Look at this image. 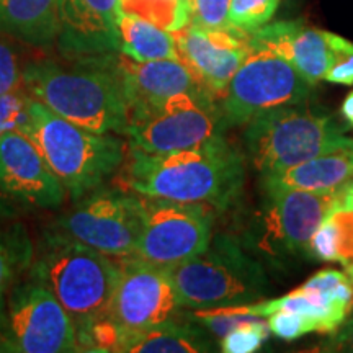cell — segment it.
Returning a JSON list of instances; mask_svg holds the SVG:
<instances>
[{"instance_id":"1","label":"cell","mask_w":353,"mask_h":353,"mask_svg":"<svg viewBox=\"0 0 353 353\" xmlns=\"http://www.w3.org/2000/svg\"><path fill=\"white\" fill-rule=\"evenodd\" d=\"M123 182L134 193L226 210L242 193L245 167L242 154L223 132L192 148L144 152L130 148Z\"/></svg>"},{"instance_id":"2","label":"cell","mask_w":353,"mask_h":353,"mask_svg":"<svg viewBox=\"0 0 353 353\" xmlns=\"http://www.w3.org/2000/svg\"><path fill=\"white\" fill-rule=\"evenodd\" d=\"M23 87L56 114L95 132L128 134L130 117L117 52L41 59L23 69Z\"/></svg>"},{"instance_id":"3","label":"cell","mask_w":353,"mask_h":353,"mask_svg":"<svg viewBox=\"0 0 353 353\" xmlns=\"http://www.w3.org/2000/svg\"><path fill=\"white\" fill-rule=\"evenodd\" d=\"M20 131L39 149L72 201L103 187L126 161L128 145L118 134L79 126L33 99Z\"/></svg>"},{"instance_id":"4","label":"cell","mask_w":353,"mask_h":353,"mask_svg":"<svg viewBox=\"0 0 353 353\" xmlns=\"http://www.w3.org/2000/svg\"><path fill=\"white\" fill-rule=\"evenodd\" d=\"M32 268L56 294L79 334L107 311L117 283L118 259L50 228Z\"/></svg>"},{"instance_id":"5","label":"cell","mask_w":353,"mask_h":353,"mask_svg":"<svg viewBox=\"0 0 353 353\" xmlns=\"http://www.w3.org/2000/svg\"><path fill=\"white\" fill-rule=\"evenodd\" d=\"M247 154L262 175L276 174L342 145L352 144L347 126L306 101L267 110L247 123Z\"/></svg>"},{"instance_id":"6","label":"cell","mask_w":353,"mask_h":353,"mask_svg":"<svg viewBox=\"0 0 353 353\" xmlns=\"http://www.w3.org/2000/svg\"><path fill=\"white\" fill-rule=\"evenodd\" d=\"M170 275L180 304L190 309L249 304L268 288L262 265L226 234L216 236L201 254L170 268Z\"/></svg>"},{"instance_id":"7","label":"cell","mask_w":353,"mask_h":353,"mask_svg":"<svg viewBox=\"0 0 353 353\" xmlns=\"http://www.w3.org/2000/svg\"><path fill=\"white\" fill-rule=\"evenodd\" d=\"M312 87L288 61L250 43V51L221 97L224 130L247 125L267 110L306 101Z\"/></svg>"},{"instance_id":"8","label":"cell","mask_w":353,"mask_h":353,"mask_svg":"<svg viewBox=\"0 0 353 353\" xmlns=\"http://www.w3.org/2000/svg\"><path fill=\"white\" fill-rule=\"evenodd\" d=\"M0 334L10 352H81L76 324L32 267L26 278H21L8 296L6 321Z\"/></svg>"},{"instance_id":"9","label":"cell","mask_w":353,"mask_h":353,"mask_svg":"<svg viewBox=\"0 0 353 353\" xmlns=\"http://www.w3.org/2000/svg\"><path fill=\"white\" fill-rule=\"evenodd\" d=\"M139 201L141 232L132 257L170 270L210 245L214 208L145 195Z\"/></svg>"},{"instance_id":"10","label":"cell","mask_w":353,"mask_h":353,"mask_svg":"<svg viewBox=\"0 0 353 353\" xmlns=\"http://www.w3.org/2000/svg\"><path fill=\"white\" fill-rule=\"evenodd\" d=\"M182 307L170 270L138 257L118 259V276L105 317L120 335V352L145 330L174 319Z\"/></svg>"},{"instance_id":"11","label":"cell","mask_w":353,"mask_h":353,"mask_svg":"<svg viewBox=\"0 0 353 353\" xmlns=\"http://www.w3.org/2000/svg\"><path fill=\"white\" fill-rule=\"evenodd\" d=\"M223 131L218 99L200 88L131 117L126 138L132 149L159 154L192 148Z\"/></svg>"},{"instance_id":"12","label":"cell","mask_w":353,"mask_h":353,"mask_svg":"<svg viewBox=\"0 0 353 353\" xmlns=\"http://www.w3.org/2000/svg\"><path fill=\"white\" fill-rule=\"evenodd\" d=\"M51 228L110 257H131L141 232L139 195L95 188L74 201Z\"/></svg>"},{"instance_id":"13","label":"cell","mask_w":353,"mask_h":353,"mask_svg":"<svg viewBox=\"0 0 353 353\" xmlns=\"http://www.w3.org/2000/svg\"><path fill=\"white\" fill-rule=\"evenodd\" d=\"M335 206V192H307L263 182L259 249L270 257L311 254L309 241Z\"/></svg>"},{"instance_id":"14","label":"cell","mask_w":353,"mask_h":353,"mask_svg":"<svg viewBox=\"0 0 353 353\" xmlns=\"http://www.w3.org/2000/svg\"><path fill=\"white\" fill-rule=\"evenodd\" d=\"M64 185L25 132L0 136V216L59 210L65 201Z\"/></svg>"},{"instance_id":"15","label":"cell","mask_w":353,"mask_h":353,"mask_svg":"<svg viewBox=\"0 0 353 353\" xmlns=\"http://www.w3.org/2000/svg\"><path fill=\"white\" fill-rule=\"evenodd\" d=\"M174 38L180 61L218 100L250 51V33L234 26L208 30L188 23Z\"/></svg>"},{"instance_id":"16","label":"cell","mask_w":353,"mask_h":353,"mask_svg":"<svg viewBox=\"0 0 353 353\" xmlns=\"http://www.w3.org/2000/svg\"><path fill=\"white\" fill-rule=\"evenodd\" d=\"M121 0H57V50L65 59L118 52Z\"/></svg>"},{"instance_id":"17","label":"cell","mask_w":353,"mask_h":353,"mask_svg":"<svg viewBox=\"0 0 353 353\" xmlns=\"http://www.w3.org/2000/svg\"><path fill=\"white\" fill-rule=\"evenodd\" d=\"M250 43L276 52L311 85H317L334 64L345 38L312 28L301 20H281L250 33Z\"/></svg>"},{"instance_id":"18","label":"cell","mask_w":353,"mask_h":353,"mask_svg":"<svg viewBox=\"0 0 353 353\" xmlns=\"http://www.w3.org/2000/svg\"><path fill=\"white\" fill-rule=\"evenodd\" d=\"M120 72L130 118L164 103L170 97L205 88L182 61L175 59L139 63L121 54Z\"/></svg>"},{"instance_id":"19","label":"cell","mask_w":353,"mask_h":353,"mask_svg":"<svg viewBox=\"0 0 353 353\" xmlns=\"http://www.w3.org/2000/svg\"><path fill=\"white\" fill-rule=\"evenodd\" d=\"M59 30L57 0H0V34L34 48H51Z\"/></svg>"},{"instance_id":"20","label":"cell","mask_w":353,"mask_h":353,"mask_svg":"<svg viewBox=\"0 0 353 353\" xmlns=\"http://www.w3.org/2000/svg\"><path fill=\"white\" fill-rule=\"evenodd\" d=\"M263 182L307 192H335L353 180V143L276 174L262 175Z\"/></svg>"},{"instance_id":"21","label":"cell","mask_w":353,"mask_h":353,"mask_svg":"<svg viewBox=\"0 0 353 353\" xmlns=\"http://www.w3.org/2000/svg\"><path fill=\"white\" fill-rule=\"evenodd\" d=\"M208 330L196 322L170 319L145 330L123 347L121 353H200L213 352Z\"/></svg>"},{"instance_id":"22","label":"cell","mask_w":353,"mask_h":353,"mask_svg":"<svg viewBox=\"0 0 353 353\" xmlns=\"http://www.w3.org/2000/svg\"><path fill=\"white\" fill-rule=\"evenodd\" d=\"M118 28L121 38L120 52L130 59L139 63L159 59L180 61L174 33L123 12L118 20Z\"/></svg>"},{"instance_id":"23","label":"cell","mask_w":353,"mask_h":353,"mask_svg":"<svg viewBox=\"0 0 353 353\" xmlns=\"http://www.w3.org/2000/svg\"><path fill=\"white\" fill-rule=\"evenodd\" d=\"M33 263V245L21 224L0 226V329L12 290Z\"/></svg>"},{"instance_id":"24","label":"cell","mask_w":353,"mask_h":353,"mask_svg":"<svg viewBox=\"0 0 353 353\" xmlns=\"http://www.w3.org/2000/svg\"><path fill=\"white\" fill-rule=\"evenodd\" d=\"M121 12L170 33L185 28L192 20L190 0H121Z\"/></svg>"},{"instance_id":"25","label":"cell","mask_w":353,"mask_h":353,"mask_svg":"<svg viewBox=\"0 0 353 353\" xmlns=\"http://www.w3.org/2000/svg\"><path fill=\"white\" fill-rule=\"evenodd\" d=\"M280 6V0H231L229 23L245 33H254L270 23Z\"/></svg>"},{"instance_id":"26","label":"cell","mask_w":353,"mask_h":353,"mask_svg":"<svg viewBox=\"0 0 353 353\" xmlns=\"http://www.w3.org/2000/svg\"><path fill=\"white\" fill-rule=\"evenodd\" d=\"M268 334H270L268 322L259 317V319L237 325L231 332L221 337L219 347L224 353H252L263 345Z\"/></svg>"},{"instance_id":"27","label":"cell","mask_w":353,"mask_h":353,"mask_svg":"<svg viewBox=\"0 0 353 353\" xmlns=\"http://www.w3.org/2000/svg\"><path fill=\"white\" fill-rule=\"evenodd\" d=\"M268 327L272 334L286 342L296 341L306 334L317 332L314 321L296 311H288V309H280L268 316Z\"/></svg>"},{"instance_id":"28","label":"cell","mask_w":353,"mask_h":353,"mask_svg":"<svg viewBox=\"0 0 353 353\" xmlns=\"http://www.w3.org/2000/svg\"><path fill=\"white\" fill-rule=\"evenodd\" d=\"M229 3L231 0H190V8H192L190 23L208 30L231 28Z\"/></svg>"},{"instance_id":"29","label":"cell","mask_w":353,"mask_h":353,"mask_svg":"<svg viewBox=\"0 0 353 353\" xmlns=\"http://www.w3.org/2000/svg\"><path fill=\"white\" fill-rule=\"evenodd\" d=\"M32 97L26 90L0 95V136L8 131L21 130L28 117V103Z\"/></svg>"},{"instance_id":"30","label":"cell","mask_w":353,"mask_h":353,"mask_svg":"<svg viewBox=\"0 0 353 353\" xmlns=\"http://www.w3.org/2000/svg\"><path fill=\"white\" fill-rule=\"evenodd\" d=\"M23 70L12 44L0 39V95L23 90Z\"/></svg>"},{"instance_id":"31","label":"cell","mask_w":353,"mask_h":353,"mask_svg":"<svg viewBox=\"0 0 353 353\" xmlns=\"http://www.w3.org/2000/svg\"><path fill=\"white\" fill-rule=\"evenodd\" d=\"M330 219L335 224V234H337L339 247V262L343 267L353 265V210L335 208L330 211Z\"/></svg>"},{"instance_id":"32","label":"cell","mask_w":353,"mask_h":353,"mask_svg":"<svg viewBox=\"0 0 353 353\" xmlns=\"http://www.w3.org/2000/svg\"><path fill=\"white\" fill-rule=\"evenodd\" d=\"M324 81L339 85H353V43H348L347 48L339 52L335 63L325 72Z\"/></svg>"},{"instance_id":"33","label":"cell","mask_w":353,"mask_h":353,"mask_svg":"<svg viewBox=\"0 0 353 353\" xmlns=\"http://www.w3.org/2000/svg\"><path fill=\"white\" fill-rule=\"evenodd\" d=\"M332 339L325 343L324 350L327 352H348L353 353V312L343 321V324L335 330Z\"/></svg>"},{"instance_id":"34","label":"cell","mask_w":353,"mask_h":353,"mask_svg":"<svg viewBox=\"0 0 353 353\" xmlns=\"http://www.w3.org/2000/svg\"><path fill=\"white\" fill-rule=\"evenodd\" d=\"M342 117L353 130V90L345 97L342 103Z\"/></svg>"},{"instance_id":"35","label":"cell","mask_w":353,"mask_h":353,"mask_svg":"<svg viewBox=\"0 0 353 353\" xmlns=\"http://www.w3.org/2000/svg\"><path fill=\"white\" fill-rule=\"evenodd\" d=\"M2 352H10V348H8V343L6 342V339L2 337V334H0V353Z\"/></svg>"},{"instance_id":"36","label":"cell","mask_w":353,"mask_h":353,"mask_svg":"<svg viewBox=\"0 0 353 353\" xmlns=\"http://www.w3.org/2000/svg\"><path fill=\"white\" fill-rule=\"evenodd\" d=\"M347 276L350 278V281L353 285V265H352V267H347Z\"/></svg>"}]
</instances>
